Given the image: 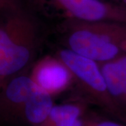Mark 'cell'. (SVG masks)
<instances>
[{
    "label": "cell",
    "mask_w": 126,
    "mask_h": 126,
    "mask_svg": "<svg viewBox=\"0 0 126 126\" xmlns=\"http://www.w3.org/2000/svg\"><path fill=\"white\" fill-rule=\"evenodd\" d=\"M89 104L80 98L55 105L48 117L40 126H84Z\"/></svg>",
    "instance_id": "cell-8"
},
{
    "label": "cell",
    "mask_w": 126,
    "mask_h": 126,
    "mask_svg": "<svg viewBox=\"0 0 126 126\" xmlns=\"http://www.w3.org/2000/svg\"><path fill=\"white\" fill-rule=\"evenodd\" d=\"M84 126H126V123L116 119L102 117L88 112L85 116Z\"/></svg>",
    "instance_id": "cell-10"
},
{
    "label": "cell",
    "mask_w": 126,
    "mask_h": 126,
    "mask_svg": "<svg viewBox=\"0 0 126 126\" xmlns=\"http://www.w3.org/2000/svg\"><path fill=\"white\" fill-rule=\"evenodd\" d=\"M110 1L118 3V4H124L126 6V0H110Z\"/></svg>",
    "instance_id": "cell-12"
},
{
    "label": "cell",
    "mask_w": 126,
    "mask_h": 126,
    "mask_svg": "<svg viewBox=\"0 0 126 126\" xmlns=\"http://www.w3.org/2000/svg\"><path fill=\"white\" fill-rule=\"evenodd\" d=\"M54 106L53 96L37 87L24 107L20 123L30 126H40Z\"/></svg>",
    "instance_id": "cell-9"
},
{
    "label": "cell",
    "mask_w": 126,
    "mask_h": 126,
    "mask_svg": "<svg viewBox=\"0 0 126 126\" xmlns=\"http://www.w3.org/2000/svg\"><path fill=\"white\" fill-rule=\"evenodd\" d=\"M54 55L72 72L81 98L96 105L113 118L126 123L124 114L109 92L99 63L65 48H59Z\"/></svg>",
    "instance_id": "cell-3"
},
{
    "label": "cell",
    "mask_w": 126,
    "mask_h": 126,
    "mask_svg": "<svg viewBox=\"0 0 126 126\" xmlns=\"http://www.w3.org/2000/svg\"><path fill=\"white\" fill-rule=\"evenodd\" d=\"M46 1V0H33V3L35 6H39V8H44Z\"/></svg>",
    "instance_id": "cell-11"
},
{
    "label": "cell",
    "mask_w": 126,
    "mask_h": 126,
    "mask_svg": "<svg viewBox=\"0 0 126 126\" xmlns=\"http://www.w3.org/2000/svg\"><path fill=\"white\" fill-rule=\"evenodd\" d=\"M99 64L109 92L126 118V54Z\"/></svg>",
    "instance_id": "cell-7"
},
{
    "label": "cell",
    "mask_w": 126,
    "mask_h": 126,
    "mask_svg": "<svg viewBox=\"0 0 126 126\" xmlns=\"http://www.w3.org/2000/svg\"><path fill=\"white\" fill-rule=\"evenodd\" d=\"M36 88L30 76L25 72L6 81L1 87V121L8 124L20 123L24 107Z\"/></svg>",
    "instance_id": "cell-5"
},
{
    "label": "cell",
    "mask_w": 126,
    "mask_h": 126,
    "mask_svg": "<svg viewBox=\"0 0 126 126\" xmlns=\"http://www.w3.org/2000/svg\"><path fill=\"white\" fill-rule=\"evenodd\" d=\"M57 33L63 48L98 63L126 54V23L64 18Z\"/></svg>",
    "instance_id": "cell-2"
},
{
    "label": "cell",
    "mask_w": 126,
    "mask_h": 126,
    "mask_svg": "<svg viewBox=\"0 0 126 126\" xmlns=\"http://www.w3.org/2000/svg\"><path fill=\"white\" fill-rule=\"evenodd\" d=\"M50 5L60 11L64 18L87 22L115 21L126 23V6L104 0H46L44 8Z\"/></svg>",
    "instance_id": "cell-4"
},
{
    "label": "cell",
    "mask_w": 126,
    "mask_h": 126,
    "mask_svg": "<svg viewBox=\"0 0 126 126\" xmlns=\"http://www.w3.org/2000/svg\"><path fill=\"white\" fill-rule=\"evenodd\" d=\"M30 76L38 88L53 97L74 83L72 72L55 55H47L35 62L32 66Z\"/></svg>",
    "instance_id": "cell-6"
},
{
    "label": "cell",
    "mask_w": 126,
    "mask_h": 126,
    "mask_svg": "<svg viewBox=\"0 0 126 126\" xmlns=\"http://www.w3.org/2000/svg\"><path fill=\"white\" fill-rule=\"evenodd\" d=\"M40 24L18 5L3 10L0 24V86L35 63L43 41Z\"/></svg>",
    "instance_id": "cell-1"
}]
</instances>
